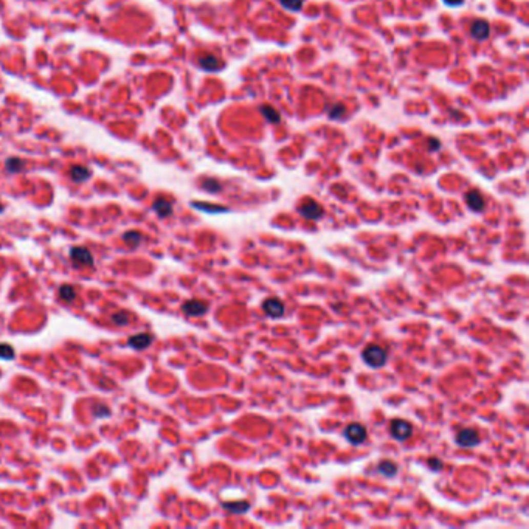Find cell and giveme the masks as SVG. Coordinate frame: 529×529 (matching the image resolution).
Segmentation results:
<instances>
[{"label": "cell", "mask_w": 529, "mask_h": 529, "mask_svg": "<svg viewBox=\"0 0 529 529\" xmlns=\"http://www.w3.org/2000/svg\"><path fill=\"white\" fill-rule=\"evenodd\" d=\"M362 358L363 362L368 365V366H371V368H380L387 363V351L382 348V346H377V345H369L366 346L363 351H362Z\"/></svg>", "instance_id": "1"}, {"label": "cell", "mask_w": 529, "mask_h": 529, "mask_svg": "<svg viewBox=\"0 0 529 529\" xmlns=\"http://www.w3.org/2000/svg\"><path fill=\"white\" fill-rule=\"evenodd\" d=\"M298 213L309 219V221H316V219H322L323 215H325V209L323 206L319 203V202H315L312 199H306L303 200V203L298 206Z\"/></svg>", "instance_id": "2"}, {"label": "cell", "mask_w": 529, "mask_h": 529, "mask_svg": "<svg viewBox=\"0 0 529 529\" xmlns=\"http://www.w3.org/2000/svg\"><path fill=\"white\" fill-rule=\"evenodd\" d=\"M390 433L397 441H407L413 435V426L408 420L404 419H394L390 424Z\"/></svg>", "instance_id": "3"}, {"label": "cell", "mask_w": 529, "mask_h": 529, "mask_svg": "<svg viewBox=\"0 0 529 529\" xmlns=\"http://www.w3.org/2000/svg\"><path fill=\"white\" fill-rule=\"evenodd\" d=\"M70 259L73 262V266L81 269V267H93V256L89 248L86 247H73L70 250Z\"/></svg>", "instance_id": "4"}, {"label": "cell", "mask_w": 529, "mask_h": 529, "mask_svg": "<svg viewBox=\"0 0 529 529\" xmlns=\"http://www.w3.org/2000/svg\"><path fill=\"white\" fill-rule=\"evenodd\" d=\"M345 438L351 444H354V446L362 444L366 439V429H365V426L358 424V422H352V424H349L345 429Z\"/></svg>", "instance_id": "5"}, {"label": "cell", "mask_w": 529, "mask_h": 529, "mask_svg": "<svg viewBox=\"0 0 529 529\" xmlns=\"http://www.w3.org/2000/svg\"><path fill=\"white\" fill-rule=\"evenodd\" d=\"M182 310L189 316H202L208 312V304L200 300H188L183 303Z\"/></svg>", "instance_id": "6"}, {"label": "cell", "mask_w": 529, "mask_h": 529, "mask_svg": "<svg viewBox=\"0 0 529 529\" xmlns=\"http://www.w3.org/2000/svg\"><path fill=\"white\" fill-rule=\"evenodd\" d=\"M262 310L269 316H272V319H280L284 313V304L278 298H267L262 303Z\"/></svg>", "instance_id": "7"}, {"label": "cell", "mask_w": 529, "mask_h": 529, "mask_svg": "<svg viewBox=\"0 0 529 529\" xmlns=\"http://www.w3.org/2000/svg\"><path fill=\"white\" fill-rule=\"evenodd\" d=\"M456 442L461 447H475L480 442V435L472 429H464V430L458 432Z\"/></svg>", "instance_id": "8"}, {"label": "cell", "mask_w": 529, "mask_h": 529, "mask_svg": "<svg viewBox=\"0 0 529 529\" xmlns=\"http://www.w3.org/2000/svg\"><path fill=\"white\" fill-rule=\"evenodd\" d=\"M470 34L475 37V39H478V40H484L489 37L491 34V27H489V22L484 20V19H477L472 27H470Z\"/></svg>", "instance_id": "9"}, {"label": "cell", "mask_w": 529, "mask_h": 529, "mask_svg": "<svg viewBox=\"0 0 529 529\" xmlns=\"http://www.w3.org/2000/svg\"><path fill=\"white\" fill-rule=\"evenodd\" d=\"M465 203H467V206L472 211H477V213H478V211H483L484 205H486L483 194L480 191H477V189H472V191H469L465 194Z\"/></svg>", "instance_id": "10"}, {"label": "cell", "mask_w": 529, "mask_h": 529, "mask_svg": "<svg viewBox=\"0 0 529 529\" xmlns=\"http://www.w3.org/2000/svg\"><path fill=\"white\" fill-rule=\"evenodd\" d=\"M199 67L205 72H218L224 67L222 61H219L215 55H203L197 61Z\"/></svg>", "instance_id": "11"}, {"label": "cell", "mask_w": 529, "mask_h": 529, "mask_svg": "<svg viewBox=\"0 0 529 529\" xmlns=\"http://www.w3.org/2000/svg\"><path fill=\"white\" fill-rule=\"evenodd\" d=\"M152 209H154L155 213H157L158 216H160V218H170V216L173 215V203H171L170 200L160 197V199L154 200Z\"/></svg>", "instance_id": "12"}, {"label": "cell", "mask_w": 529, "mask_h": 529, "mask_svg": "<svg viewBox=\"0 0 529 529\" xmlns=\"http://www.w3.org/2000/svg\"><path fill=\"white\" fill-rule=\"evenodd\" d=\"M151 343H152V337H151L149 334H135V335L129 337V340H128V345H129L131 348L140 349V351L149 348Z\"/></svg>", "instance_id": "13"}, {"label": "cell", "mask_w": 529, "mask_h": 529, "mask_svg": "<svg viewBox=\"0 0 529 529\" xmlns=\"http://www.w3.org/2000/svg\"><path fill=\"white\" fill-rule=\"evenodd\" d=\"M196 209H200L203 213L209 215H218V213H228V208L221 206V205H213V203H205V202H193L191 203Z\"/></svg>", "instance_id": "14"}, {"label": "cell", "mask_w": 529, "mask_h": 529, "mask_svg": "<svg viewBox=\"0 0 529 529\" xmlns=\"http://www.w3.org/2000/svg\"><path fill=\"white\" fill-rule=\"evenodd\" d=\"M90 174H92L90 170L86 168V166H81V165H76V166H72V168H70V177H72V180L76 182V183L86 182V180L90 177Z\"/></svg>", "instance_id": "15"}, {"label": "cell", "mask_w": 529, "mask_h": 529, "mask_svg": "<svg viewBox=\"0 0 529 529\" xmlns=\"http://www.w3.org/2000/svg\"><path fill=\"white\" fill-rule=\"evenodd\" d=\"M222 507L225 511H230L231 514H236V515H241V514H245L248 509H250V504L247 501H225L222 504Z\"/></svg>", "instance_id": "16"}, {"label": "cell", "mask_w": 529, "mask_h": 529, "mask_svg": "<svg viewBox=\"0 0 529 529\" xmlns=\"http://www.w3.org/2000/svg\"><path fill=\"white\" fill-rule=\"evenodd\" d=\"M259 112H261V115L264 117V118H266L269 123H272V124H277V123H280L281 121V115L278 114V111L275 109V108H272V105H261V108H259Z\"/></svg>", "instance_id": "17"}, {"label": "cell", "mask_w": 529, "mask_h": 529, "mask_svg": "<svg viewBox=\"0 0 529 529\" xmlns=\"http://www.w3.org/2000/svg\"><path fill=\"white\" fill-rule=\"evenodd\" d=\"M25 168V162L22 160V158L19 157H10L5 160V170L11 174H17V173H22Z\"/></svg>", "instance_id": "18"}, {"label": "cell", "mask_w": 529, "mask_h": 529, "mask_svg": "<svg viewBox=\"0 0 529 529\" xmlns=\"http://www.w3.org/2000/svg\"><path fill=\"white\" fill-rule=\"evenodd\" d=\"M377 469H379V472H380L382 475H385V477H388V478L394 477V475L397 473V465H396V462H393V461H390V459L380 461L379 465H377Z\"/></svg>", "instance_id": "19"}, {"label": "cell", "mask_w": 529, "mask_h": 529, "mask_svg": "<svg viewBox=\"0 0 529 529\" xmlns=\"http://www.w3.org/2000/svg\"><path fill=\"white\" fill-rule=\"evenodd\" d=\"M345 112H346V108H345V105H343L342 102H335V104H332L331 108L328 109V117H329L331 120H340V118H343Z\"/></svg>", "instance_id": "20"}, {"label": "cell", "mask_w": 529, "mask_h": 529, "mask_svg": "<svg viewBox=\"0 0 529 529\" xmlns=\"http://www.w3.org/2000/svg\"><path fill=\"white\" fill-rule=\"evenodd\" d=\"M59 298L64 300L66 303H73L76 298V292L70 284H64L59 287Z\"/></svg>", "instance_id": "21"}, {"label": "cell", "mask_w": 529, "mask_h": 529, "mask_svg": "<svg viewBox=\"0 0 529 529\" xmlns=\"http://www.w3.org/2000/svg\"><path fill=\"white\" fill-rule=\"evenodd\" d=\"M200 186L205 189V191H208V193H219V191H222V185L216 180V179H203L202 180V183H200Z\"/></svg>", "instance_id": "22"}, {"label": "cell", "mask_w": 529, "mask_h": 529, "mask_svg": "<svg viewBox=\"0 0 529 529\" xmlns=\"http://www.w3.org/2000/svg\"><path fill=\"white\" fill-rule=\"evenodd\" d=\"M111 320H112V323L114 325H117V326H126V325H129V313L128 312H124V310H118V312H115L112 316H111Z\"/></svg>", "instance_id": "23"}, {"label": "cell", "mask_w": 529, "mask_h": 529, "mask_svg": "<svg viewBox=\"0 0 529 529\" xmlns=\"http://www.w3.org/2000/svg\"><path fill=\"white\" fill-rule=\"evenodd\" d=\"M141 239H143V236L138 231H128L123 235V241L131 247H137L141 242Z\"/></svg>", "instance_id": "24"}, {"label": "cell", "mask_w": 529, "mask_h": 529, "mask_svg": "<svg viewBox=\"0 0 529 529\" xmlns=\"http://www.w3.org/2000/svg\"><path fill=\"white\" fill-rule=\"evenodd\" d=\"M92 413L95 417H109L112 414L111 408L108 405H102V404H96L92 407Z\"/></svg>", "instance_id": "25"}, {"label": "cell", "mask_w": 529, "mask_h": 529, "mask_svg": "<svg viewBox=\"0 0 529 529\" xmlns=\"http://www.w3.org/2000/svg\"><path fill=\"white\" fill-rule=\"evenodd\" d=\"M16 355L14 348L8 343H0V358L4 360H13Z\"/></svg>", "instance_id": "26"}, {"label": "cell", "mask_w": 529, "mask_h": 529, "mask_svg": "<svg viewBox=\"0 0 529 529\" xmlns=\"http://www.w3.org/2000/svg\"><path fill=\"white\" fill-rule=\"evenodd\" d=\"M280 4L289 11H300L303 8V0H280Z\"/></svg>", "instance_id": "27"}, {"label": "cell", "mask_w": 529, "mask_h": 529, "mask_svg": "<svg viewBox=\"0 0 529 529\" xmlns=\"http://www.w3.org/2000/svg\"><path fill=\"white\" fill-rule=\"evenodd\" d=\"M429 467H430L433 472H439V470L442 469V462H441V459H438V458H432V459L429 461Z\"/></svg>", "instance_id": "28"}, {"label": "cell", "mask_w": 529, "mask_h": 529, "mask_svg": "<svg viewBox=\"0 0 529 529\" xmlns=\"http://www.w3.org/2000/svg\"><path fill=\"white\" fill-rule=\"evenodd\" d=\"M441 147V141L438 138H430L429 140V149L430 151H438Z\"/></svg>", "instance_id": "29"}, {"label": "cell", "mask_w": 529, "mask_h": 529, "mask_svg": "<svg viewBox=\"0 0 529 529\" xmlns=\"http://www.w3.org/2000/svg\"><path fill=\"white\" fill-rule=\"evenodd\" d=\"M447 7H461L464 4V0H442Z\"/></svg>", "instance_id": "30"}]
</instances>
